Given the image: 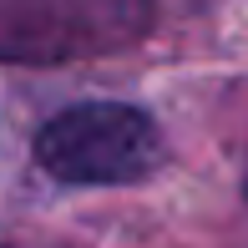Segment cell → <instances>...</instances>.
Returning a JSON list of instances; mask_svg holds the SVG:
<instances>
[{"instance_id": "1", "label": "cell", "mask_w": 248, "mask_h": 248, "mask_svg": "<svg viewBox=\"0 0 248 248\" xmlns=\"http://www.w3.org/2000/svg\"><path fill=\"white\" fill-rule=\"evenodd\" d=\"M36 162L71 187H122L142 183L162 162V132L142 107L127 101H81L41 127Z\"/></svg>"}, {"instance_id": "2", "label": "cell", "mask_w": 248, "mask_h": 248, "mask_svg": "<svg viewBox=\"0 0 248 248\" xmlns=\"http://www.w3.org/2000/svg\"><path fill=\"white\" fill-rule=\"evenodd\" d=\"M152 0H0V56L61 61L127 46L147 31Z\"/></svg>"}]
</instances>
